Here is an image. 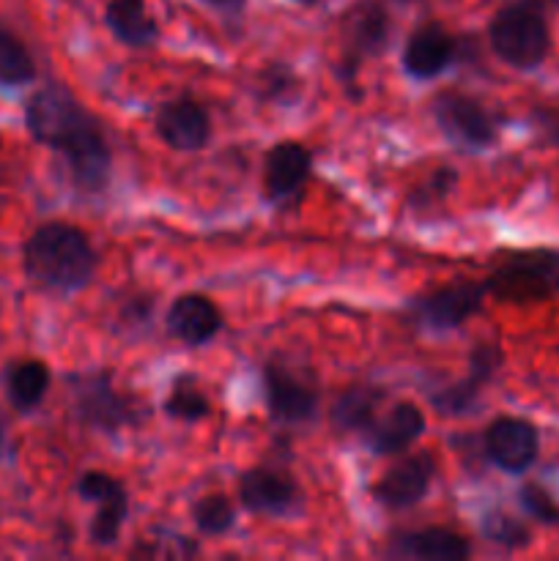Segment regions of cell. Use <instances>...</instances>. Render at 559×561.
Masks as SVG:
<instances>
[{"label":"cell","instance_id":"1","mask_svg":"<svg viewBox=\"0 0 559 561\" xmlns=\"http://www.w3.org/2000/svg\"><path fill=\"white\" fill-rule=\"evenodd\" d=\"M25 126L33 140L66 159L82 192H102L107 186L113 151L102 124L64 85H44L33 93L25 107Z\"/></svg>","mask_w":559,"mask_h":561},{"label":"cell","instance_id":"2","mask_svg":"<svg viewBox=\"0 0 559 561\" xmlns=\"http://www.w3.org/2000/svg\"><path fill=\"white\" fill-rule=\"evenodd\" d=\"M96 250L85 230L66 222H47L31 233L22 250V266L31 283L55 294H75L93 279Z\"/></svg>","mask_w":559,"mask_h":561},{"label":"cell","instance_id":"3","mask_svg":"<svg viewBox=\"0 0 559 561\" xmlns=\"http://www.w3.org/2000/svg\"><path fill=\"white\" fill-rule=\"evenodd\" d=\"M488 42L502 64L521 71L537 69L551 53V31L546 16L529 0L499 9L488 25Z\"/></svg>","mask_w":559,"mask_h":561},{"label":"cell","instance_id":"4","mask_svg":"<svg viewBox=\"0 0 559 561\" xmlns=\"http://www.w3.org/2000/svg\"><path fill=\"white\" fill-rule=\"evenodd\" d=\"M482 285L486 294L513 305L551 299L559 294V250L513 252Z\"/></svg>","mask_w":559,"mask_h":561},{"label":"cell","instance_id":"5","mask_svg":"<svg viewBox=\"0 0 559 561\" xmlns=\"http://www.w3.org/2000/svg\"><path fill=\"white\" fill-rule=\"evenodd\" d=\"M392 33V20L387 9L376 0H356L343 14V58H340V80L345 85L356 80L360 66L367 58L384 53Z\"/></svg>","mask_w":559,"mask_h":561},{"label":"cell","instance_id":"6","mask_svg":"<svg viewBox=\"0 0 559 561\" xmlns=\"http://www.w3.org/2000/svg\"><path fill=\"white\" fill-rule=\"evenodd\" d=\"M75 411L82 425L104 433L137 425L140 420V405L129 394H121L113 387V376L107 370L77 378Z\"/></svg>","mask_w":559,"mask_h":561},{"label":"cell","instance_id":"7","mask_svg":"<svg viewBox=\"0 0 559 561\" xmlns=\"http://www.w3.org/2000/svg\"><path fill=\"white\" fill-rule=\"evenodd\" d=\"M431 113L442 135L464 148H488L497 140V115L475 96L444 91L433 99Z\"/></svg>","mask_w":559,"mask_h":561},{"label":"cell","instance_id":"8","mask_svg":"<svg viewBox=\"0 0 559 561\" xmlns=\"http://www.w3.org/2000/svg\"><path fill=\"white\" fill-rule=\"evenodd\" d=\"M486 285L453 283L411 299V321L427 332H453L482 307Z\"/></svg>","mask_w":559,"mask_h":561},{"label":"cell","instance_id":"9","mask_svg":"<svg viewBox=\"0 0 559 561\" xmlns=\"http://www.w3.org/2000/svg\"><path fill=\"white\" fill-rule=\"evenodd\" d=\"M263 398H266L269 416L277 425L310 422L321 405L316 383L307 381L305 376L294 373L283 362H269L263 367Z\"/></svg>","mask_w":559,"mask_h":561},{"label":"cell","instance_id":"10","mask_svg":"<svg viewBox=\"0 0 559 561\" xmlns=\"http://www.w3.org/2000/svg\"><path fill=\"white\" fill-rule=\"evenodd\" d=\"M239 502L252 515L285 518L299 507V485L283 469L258 466L239 477Z\"/></svg>","mask_w":559,"mask_h":561},{"label":"cell","instance_id":"11","mask_svg":"<svg viewBox=\"0 0 559 561\" xmlns=\"http://www.w3.org/2000/svg\"><path fill=\"white\" fill-rule=\"evenodd\" d=\"M482 444L493 466L507 474H524L540 453V433L532 422L518 416H499L488 425Z\"/></svg>","mask_w":559,"mask_h":561},{"label":"cell","instance_id":"12","mask_svg":"<svg viewBox=\"0 0 559 561\" xmlns=\"http://www.w3.org/2000/svg\"><path fill=\"white\" fill-rule=\"evenodd\" d=\"M153 126H157L159 140L173 151H201L212 140V118H208L206 107L192 96H175L162 102Z\"/></svg>","mask_w":559,"mask_h":561},{"label":"cell","instance_id":"13","mask_svg":"<svg viewBox=\"0 0 559 561\" xmlns=\"http://www.w3.org/2000/svg\"><path fill=\"white\" fill-rule=\"evenodd\" d=\"M499 367H502V348L497 343L475 345V351L469 356V373H466V378H460V381L449 383L444 389H436L431 394L433 409L447 416L466 414L477 403L486 383L497 376Z\"/></svg>","mask_w":559,"mask_h":561},{"label":"cell","instance_id":"14","mask_svg":"<svg viewBox=\"0 0 559 561\" xmlns=\"http://www.w3.org/2000/svg\"><path fill=\"white\" fill-rule=\"evenodd\" d=\"M433 480V458L427 453H417L395 463L373 488V496L387 510H409L422 502Z\"/></svg>","mask_w":559,"mask_h":561},{"label":"cell","instance_id":"15","mask_svg":"<svg viewBox=\"0 0 559 561\" xmlns=\"http://www.w3.org/2000/svg\"><path fill=\"white\" fill-rule=\"evenodd\" d=\"M312 170V153L307 146L296 140H285L272 146L263 162V192L272 203H283L288 197L299 195L307 184Z\"/></svg>","mask_w":559,"mask_h":561},{"label":"cell","instance_id":"16","mask_svg":"<svg viewBox=\"0 0 559 561\" xmlns=\"http://www.w3.org/2000/svg\"><path fill=\"white\" fill-rule=\"evenodd\" d=\"M422 433H425V414H422V409L409 403V400H400L387 414L376 416V422L365 431V438L373 455L392 458V455H403L406 449L414 447Z\"/></svg>","mask_w":559,"mask_h":561},{"label":"cell","instance_id":"17","mask_svg":"<svg viewBox=\"0 0 559 561\" xmlns=\"http://www.w3.org/2000/svg\"><path fill=\"white\" fill-rule=\"evenodd\" d=\"M455 60V38L436 22L417 27L403 47V69L414 80H433Z\"/></svg>","mask_w":559,"mask_h":561},{"label":"cell","instance_id":"18","mask_svg":"<svg viewBox=\"0 0 559 561\" xmlns=\"http://www.w3.org/2000/svg\"><path fill=\"white\" fill-rule=\"evenodd\" d=\"M168 332L184 345H206L223 329L219 307L203 294H184L170 305L168 310Z\"/></svg>","mask_w":559,"mask_h":561},{"label":"cell","instance_id":"19","mask_svg":"<svg viewBox=\"0 0 559 561\" xmlns=\"http://www.w3.org/2000/svg\"><path fill=\"white\" fill-rule=\"evenodd\" d=\"M392 553L422 561H464L471 557V542L453 529L427 526V529L403 531L395 537Z\"/></svg>","mask_w":559,"mask_h":561},{"label":"cell","instance_id":"20","mask_svg":"<svg viewBox=\"0 0 559 561\" xmlns=\"http://www.w3.org/2000/svg\"><path fill=\"white\" fill-rule=\"evenodd\" d=\"M104 22L113 36L132 49L151 47L159 38V25L148 11L146 0H107Z\"/></svg>","mask_w":559,"mask_h":561},{"label":"cell","instance_id":"21","mask_svg":"<svg viewBox=\"0 0 559 561\" xmlns=\"http://www.w3.org/2000/svg\"><path fill=\"white\" fill-rule=\"evenodd\" d=\"M384 400H387V389L376 383H356L334 400L329 420L340 433H365L376 422Z\"/></svg>","mask_w":559,"mask_h":561},{"label":"cell","instance_id":"22","mask_svg":"<svg viewBox=\"0 0 559 561\" xmlns=\"http://www.w3.org/2000/svg\"><path fill=\"white\" fill-rule=\"evenodd\" d=\"M49 389V367L38 359L16 362L5 373V392L16 411H33Z\"/></svg>","mask_w":559,"mask_h":561},{"label":"cell","instance_id":"23","mask_svg":"<svg viewBox=\"0 0 559 561\" xmlns=\"http://www.w3.org/2000/svg\"><path fill=\"white\" fill-rule=\"evenodd\" d=\"M164 414L179 422H201L212 414V400L206 398L201 387L192 378H175L164 398Z\"/></svg>","mask_w":559,"mask_h":561},{"label":"cell","instance_id":"24","mask_svg":"<svg viewBox=\"0 0 559 561\" xmlns=\"http://www.w3.org/2000/svg\"><path fill=\"white\" fill-rule=\"evenodd\" d=\"M36 80V64L25 44L9 31H0V85H27Z\"/></svg>","mask_w":559,"mask_h":561},{"label":"cell","instance_id":"25","mask_svg":"<svg viewBox=\"0 0 559 561\" xmlns=\"http://www.w3.org/2000/svg\"><path fill=\"white\" fill-rule=\"evenodd\" d=\"M192 524L206 537L228 535L236 524V510L223 493H206L192 504Z\"/></svg>","mask_w":559,"mask_h":561},{"label":"cell","instance_id":"26","mask_svg":"<svg viewBox=\"0 0 559 561\" xmlns=\"http://www.w3.org/2000/svg\"><path fill=\"white\" fill-rule=\"evenodd\" d=\"M126 513H129V496L126 488L115 491L113 496L102 499L96 504V518L91 524V542L93 546H115L121 537V526H124Z\"/></svg>","mask_w":559,"mask_h":561},{"label":"cell","instance_id":"27","mask_svg":"<svg viewBox=\"0 0 559 561\" xmlns=\"http://www.w3.org/2000/svg\"><path fill=\"white\" fill-rule=\"evenodd\" d=\"M480 531L488 542L504 548V551H515V548L529 546V529L521 524L513 515L502 513V510H491V513L482 515Z\"/></svg>","mask_w":559,"mask_h":561},{"label":"cell","instance_id":"28","mask_svg":"<svg viewBox=\"0 0 559 561\" xmlns=\"http://www.w3.org/2000/svg\"><path fill=\"white\" fill-rule=\"evenodd\" d=\"M455 184H458V173H455L453 168L433 170V173L427 175L420 186H414V190H411L409 203H411V208H414V214H425V211H433V208L442 206V203L453 195Z\"/></svg>","mask_w":559,"mask_h":561},{"label":"cell","instance_id":"29","mask_svg":"<svg viewBox=\"0 0 559 561\" xmlns=\"http://www.w3.org/2000/svg\"><path fill=\"white\" fill-rule=\"evenodd\" d=\"M258 93L269 102H288L299 93V77L283 64H274L258 75Z\"/></svg>","mask_w":559,"mask_h":561},{"label":"cell","instance_id":"30","mask_svg":"<svg viewBox=\"0 0 559 561\" xmlns=\"http://www.w3.org/2000/svg\"><path fill=\"white\" fill-rule=\"evenodd\" d=\"M518 502L524 507V513L529 518L540 520V524H559V504L554 502V496L548 491H543L540 485H524L518 493Z\"/></svg>","mask_w":559,"mask_h":561},{"label":"cell","instance_id":"31","mask_svg":"<svg viewBox=\"0 0 559 561\" xmlns=\"http://www.w3.org/2000/svg\"><path fill=\"white\" fill-rule=\"evenodd\" d=\"M121 482L115 477L104 474V471H85V474L77 480V496L85 499V502L99 504L102 499L113 496L115 491H121Z\"/></svg>","mask_w":559,"mask_h":561},{"label":"cell","instance_id":"32","mask_svg":"<svg viewBox=\"0 0 559 561\" xmlns=\"http://www.w3.org/2000/svg\"><path fill=\"white\" fill-rule=\"evenodd\" d=\"M532 126L546 146L559 148V104H540L532 110Z\"/></svg>","mask_w":559,"mask_h":561},{"label":"cell","instance_id":"33","mask_svg":"<svg viewBox=\"0 0 559 561\" xmlns=\"http://www.w3.org/2000/svg\"><path fill=\"white\" fill-rule=\"evenodd\" d=\"M206 5H212V9H219V11H228V14H236V11L244 9L247 0H203Z\"/></svg>","mask_w":559,"mask_h":561},{"label":"cell","instance_id":"34","mask_svg":"<svg viewBox=\"0 0 559 561\" xmlns=\"http://www.w3.org/2000/svg\"><path fill=\"white\" fill-rule=\"evenodd\" d=\"M294 3H299V5H316V3H321V0H294Z\"/></svg>","mask_w":559,"mask_h":561},{"label":"cell","instance_id":"35","mask_svg":"<svg viewBox=\"0 0 559 561\" xmlns=\"http://www.w3.org/2000/svg\"><path fill=\"white\" fill-rule=\"evenodd\" d=\"M0 449H3V422H0Z\"/></svg>","mask_w":559,"mask_h":561},{"label":"cell","instance_id":"36","mask_svg":"<svg viewBox=\"0 0 559 561\" xmlns=\"http://www.w3.org/2000/svg\"><path fill=\"white\" fill-rule=\"evenodd\" d=\"M398 3H411V0H398Z\"/></svg>","mask_w":559,"mask_h":561},{"label":"cell","instance_id":"37","mask_svg":"<svg viewBox=\"0 0 559 561\" xmlns=\"http://www.w3.org/2000/svg\"><path fill=\"white\" fill-rule=\"evenodd\" d=\"M554 3H557V5H559V0H554Z\"/></svg>","mask_w":559,"mask_h":561}]
</instances>
